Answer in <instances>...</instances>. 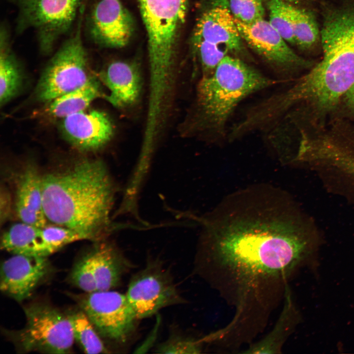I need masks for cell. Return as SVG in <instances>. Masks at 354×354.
I'll return each instance as SVG.
<instances>
[{"label": "cell", "mask_w": 354, "mask_h": 354, "mask_svg": "<svg viewBox=\"0 0 354 354\" xmlns=\"http://www.w3.org/2000/svg\"><path fill=\"white\" fill-rule=\"evenodd\" d=\"M288 205L282 191L268 184L226 197L207 214L194 216L202 228L199 256L251 275L296 270L313 245Z\"/></svg>", "instance_id": "1"}, {"label": "cell", "mask_w": 354, "mask_h": 354, "mask_svg": "<svg viewBox=\"0 0 354 354\" xmlns=\"http://www.w3.org/2000/svg\"><path fill=\"white\" fill-rule=\"evenodd\" d=\"M42 189L44 212L53 224L97 241L118 228L110 213L119 187L102 160L82 159L42 175Z\"/></svg>", "instance_id": "2"}, {"label": "cell", "mask_w": 354, "mask_h": 354, "mask_svg": "<svg viewBox=\"0 0 354 354\" xmlns=\"http://www.w3.org/2000/svg\"><path fill=\"white\" fill-rule=\"evenodd\" d=\"M320 31L323 59L297 80L296 89L310 108L328 113L354 84V3L327 10Z\"/></svg>", "instance_id": "3"}, {"label": "cell", "mask_w": 354, "mask_h": 354, "mask_svg": "<svg viewBox=\"0 0 354 354\" xmlns=\"http://www.w3.org/2000/svg\"><path fill=\"white\" fill-rule=\"evenodd\" d=\"M282 81L272 79L238 58L226 56L197 87L192 129L209 142L227 138V124L236 107L249 95Z\"/></svg>", "instance_id": "4"}, {"label": "cell", "mask_w": 354, "mask_h": 354, "mask_svg": "<svg viewBox=\"0 0 354 354\" xmlns=\"http://www.w3.org/2000/svg\"><path fill=\"white\" fill-rule=\"evenodd\" d=\"M84 10L80 14L75 32L59 47L44 69L35 89L36 98L49 103L75 90L94 76L91 74L82 35Z\"/></svg>", "instance_id": "5"}, {"label": "cell", "mask_w": 354, "mask_h": 354, "mask_svg": "<svg viewBox=\"0 0 354 354\" xmlns=\"http://www.w3.org/2000/svg\"><path fill=\"white\" fill-rule=\"evenodd\" d=\"M18 12L16 31L35 32L40 51L48 54L69 31L84 9L86 0H6Z\"/></svg>", "instance_id": "6"}, {"label": "cell", "mask_w": 354, "mask_h": 354, "mask_svg": "<svg viewBox=\"0 0 354 354\" xmlns=\"http://www.w3.org/2000/svg\"><path fill=\"white\" fill-rule=\"evenodd\" d=\"M148 36L149 65L175 66L177 33L184 21L187 0H138Z\"/></svg>", "instance_id": "7"}, {"label": "cell", "mask_w": 354, "mask_h": 354, "mask_svg": "<svg viewBox=\"0 0 354 354\" xmlns=\"http://www.w3.org/2000/svg\"><path fill=\"white\" fill-rule=\"evenodd\" d=\"M24 312L26 324L15 335L22 350L50 354L70 352L75 338L69 315L43 303L29 305Z\"/></svg>", "instance_id": "8"}, {"label": "cell", "mask_w": 354, "mask_h": 354, "mask_svg": "<svg viewBox=\"0 0 354 354\" xmlns=\"http://www.w3.org/2000/svg\"><path fill=\"white\" fill-rule=\"evenodd\" d=\"M74 298L102 336L122 342L134 330L137 318L125 295L110 290L75 295Z\"/></svg>", "instance_id": "9"}, {"label": "cell", "mask_w": 354, "mask_h": 354, "mask_svg": "<svg viewBox=\"0 0 354 354\" xmlns=\"http://www.w3.org/2000/svg\"><path fill=\"white\" fill-rule=\"evenodd\" d=\"M125 295L137 319L183 301L169 272L157 264H150L135 275Z\"/></svg>", "instance_id": "10"}, {"label": "cell", "mask_w": 354, "mask_h": 354, "mask_svg": "<svg viewBox=\"0 0 354 354\" xmlns=\"http://www.w3.org/2000/svg\"><path fill=\"white\" fill-rule=\"evenodd\" d=\"M235 20L242 39L278 72L287 73L314 66L296 54L268 21L262 19L245 24Z\"/></svg>", "instance_id": "11"}, {"label": "cell", "mask_w": 354, "mask_h": 354, "mask_svg": "<svg viewBox=\"0 0 354 354\" xmlns=\"http://www.w3.org/2000/svg\"><path fill=\"white\" fill-rule=\"evenodd\" d=\"M86 29L95 44L106 48H121L132 34V18L120 0H97L87 16Z\"/></svg>", "instance_id": "12"}, {"label": "cell", "mask_w": 354, "mask_h": 354, "mask_svg": "<svg viewBox=\"0 0 354 354\" xmlns=\"http://www.w3.org/2000/svg\"><path fill=\"white\" fill-rule=\"evenodd\" d=\"M59 130L64 139L82 151L102 148L113 137L114 127L104 112L83 111L61 118Z\"/></svg>", "instance_id": "13"}, {"label": "cell", "mask_w": 354, "mask_h": 354, "mask_svg": "<svg viewBox=\"0 0 354 354\" xmlns=\"http://www.w3.org/2000/svg\"><path fill=\"white\" fill-rule=\"evenodd\" d=\"M1 264V292L18 302L29 298L50 269L47 257L13 254Z\"/></svg>", "instance_id": "14"}, {"label": "cell", "mask_w": 354, "mask_h": 354, "mask_svg": "<svg viewBox=\"0 0 354 354\" xmlns=\"http://www.w3.org/2000/svg\"><path fill=\"white\" fill-rule=\"evenodd\" d=\"M100 78L109 90L105 98L114 107L126 108L138 101L143 79L140 67L136 63L113 61L101 71Z\"/></svg>", "instance_id": "15"}, {"label": "cell", "mask_w": 354, "mask_h": 354, "mask_svg": "<svg viewBox=\"0 0 354 354\" xmlns=\"http://www.w3.org/2000/svg\"><path fill=\"white\" fill-rule=\"evenodd\" d=\"M242 38L230 9L215 6L205 11L198 20L194 42L206 41L225 47L236 54L243 52Z\"/></svg>", "instance_id": "16"}, {"label": "cell", "mask_w": 354, "mask_h": 354, "mask_svg": "<svg viewBox=\"0 0 354 354\" xmlns=\"http://www.w3.org/2000/svg\"><path fill=\"white\" fill-rule=\"evenodd\" d=\"M15 209L21 222L42 228L47 224L43 206L42 175L35 165L27 164L17 176Z\"/></svg>", "instance_id": "17"}, {"label": "cell", "mask_w": 354, "mask_h": 354, "mask_svg": "<svg viewBox=\"0 0 354 354\" xmlns=\"http://www.w3.org/2000/svg\"><path fill=\"white\" fill-rule=\"evenodd\" d=\"M103 240L89 252L96 291L117 286L128 268L129 263L118 249Z\"/></svg>", "instance_id": "18"}, {"label": "cell", "mask_w": 354, "mask_h": 354, "mask_svg": "<svg viewBox=\"0 0 354 354\" xmlns=\"http://www.w3.org/2000/svg\"><path fill=\"white\" fill-rule=\"evenodd\" d=\"M284 297V308L272 330L263 339L252 344L243 353H280L284 343L296 325L299 319V315L293 302L288 286L286 288Z\"/></svg>", "instance_id": "19"}, {"label": "cell", "mask_w": 354, "mask_h": 354, "mask_svg": "<svg viewBox=\"0 0 354 354\" xmlns=\"http://www.w3.org/2000/svg\"><path fill=\"white\" fill-rule=\"evenodd\" d=\"M19 63L11 48L8 29L2 24L0 30V103L2 106L19 92L22 84Z\"/></svg>", "instance_id": "20"}, {"label": "cell", "mask_w": 354, "mask_h": 354, "mask_svg": "<svg viewBox=\"0 0 354 354\" xmlns=\"http://www.w3.org/2000/svg\"><path fill=\"white\" fill-rule=\"evenodd\" d=\"M105 96L98 79L94 76L82 87L50 101L47 112L52 117L62 118L85 111L94 100Z\"/></svg>", "instance_id": "21"}, {"label": "cell", "mask_w": 354, "mask_h": 354, "mask_svg": "<svg viewBox=\"0 0 354 354\" xmlns=\"http://www.w3.org/2000/svg\"><path fill=\"white\" fill-rule=\"evenodd\" d=\"M39 227L23 222L12 225L1 238V248L13 254L39 256Z\"/></svg>", "instance_id": "22"}, {"label": "cell", "mask_w": 354, "mask_h": 354, "mask_svg": "<svg viewBox=\"0 0 354 354\" xmlns=\"http://www.w3.org/2000/svg\"><path fill=\"white\" fill-rule=\"evenodd\" d=\"M290 11L295 45L310 50L321 41V31L314 17L309 12L290 4Z\"/></svg>", "instance_id": "23"}, {"label": "cell", "mask_w": 354, "mask_h": 354, "mask_svg": "<svg viewBox=\"0 0 354 354\" xmlns=\"http://www.w3.org/2000/svg\"><path fill=\"white\" fill-rule=\"evenodd\" d=\"M73 329L75 340L87 354L107 352L99 333L87 315L81 309L69 315Z\"/></svg>", "instance_id": "24"}, {"label": "cell", "mask_w": 354, "mask_h": 354, "mask_svg": "<svg viewBox=\"0 0 354 354\" xmlns=\"http://www.w3.org/2000/svg\"><path fill=\"white\" fill-rule=\"evenodd\" d=\"M41 256H47L56 252L64 246L73 242L86 240L80 233L64 227L46 225L40 229Z\"/></svg>", "instance_id": "25"}, {"label": "cell", "mask_w": 354, "mask_h": 354, "mask_svg": "<svg viewBox=\"0 0 354 354\" xmlns=\"http://www.w3.org/2000/svg\"><path fill=\"white\" fill-rule=\"evenodd\" d=\"M290 6V3L284 0H269L268 22L287 42L295 45Z\"/></svg>", "instance_id": "26"}, {"label": "cell", "mask_w": 354, "mask_h": 354, "mask_svg": "<svg viewBox=\"0 0 354 354\" xmlns=\"http://www.w3.org/2000/svg\"><path fill=\"white\" fill-rule=\"evenodd\" d=\"M201 62L202 76L213 73L229 51L225 47L206 41L194 42Z\"/></svg>", "instance_id": "27"}, {"label": "cell", "mask_w": 354, "mask_h": 354, "mask_svg": "<svg viewBox=\"0 0 354 354\" xmlns=\"http://www.w3.org/2000/svg\"><path fill=\"white\" fill-rule=\"evenodd\" d=\"M230 10L235 19L249 24L264 19L262 0H230Z\"/></svg>", "instance_id": "28"}, {"label": "cell", "mask_w": 354, "mask_h": 354, "mask_svg": "<svg viewBox=\"0 0 354 354\" xmlns=\"http://www.w3.org/2000/svg\"><path fill=\"white\" fill-rule=\"evenodd\" d=\"M72 284L85 293L96 291L90 252L82 257L74 265L70 275Z\"/></svg>", "instance_id": "29"}, {"label": "cell", "mask_w": 354, "mask_h": 354, "mask_svg": "<svg viewBox=\"0 0 354 354\" xmlns=\"http://www.w3.org/2000/svg\"><path fill=\"white\" fill-rule=\"evenodd\" d=\"M202 339H195L174 334L161 344L157 353L161 354H198L202 350Z\"/></svg>", "instance_id": "30"}, {"label": "cell", "mask_w": 354, "mask_h": 354, "mask_svg": "<svg viewBox=\"0 0 354 354\" xmlns=\"http://www.w3.org/2000/svg\"><path fill=\"white\" fill-rule=\"evenodd\" d=\"M10 195L5 188H1L0 192V221L4 222L9 216L11 206Z\"/></svg>", "instance_id": "31"}, {"label": "cell", "mask_w": 354, "mask_h": 354, "mask_svg": "<svg viewBox=\"0 0 354 354\" xmlns=\"http://www.w3.org/2000/svg\"><path fill=\"white\" fill-rule=\"evenodd\" d=\"M341 101L346 108L354 114V84L345 93Z\"/></svg>", "instance_id": "32"}, {"label": "cell", "mask_w": 354, "mask_h": 354, "mask_svg": "<svg viewBox=\"0 0 354 354\" xmlns=\"http://www.w3.org/2000/svg\"><path fill=\"white\" fill-rule=\"evenodd\" d=\"M348 171L349 174L354 177V160L350 164L349 167Z\"/></svg>", "instance_id": "33"}, {"label": "cell", "mask_w": 354, "mask_h": 354, "mask_svg": "<svg viewBox=\"0 0 354 354\" xmlns=\"http://www.w3.org/2000/svg\"><path fill=\"white\" fill-rule=\"evenodd\" d=\"M285 0L286 1H287L288 2L291 3V2H297L300 1L301 0Z\"/></svg>", "instance_id": "34"}]
</instances>
